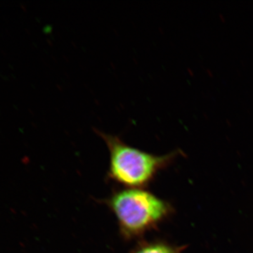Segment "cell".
<instances>
[{"label":"cell","instance_id":"1","mask_svg":"<svg viewBox=\"0 0 253 253\" xmlns=\"http://www.w3.org/2000/svg\"><path fill=\"white\" fill-rule=\"evenodd\" d=\"M96 132L109 149L111 179L131 189H140L149 184L158 171L176 154L156 156L126 144L118 136L97 129Z\"/></svg>","mask_w":253,"mask_h":253},{"label":"cell","instance_id":"2","mask_svg":"<svg viewBox=\"0 0 253 253\" xmlns=\"http://www.w3.org/2000/svg\"><path fill=\"white\" fill-rule=\"evenodd\" d=\"M108 205L127 239L138 237L157 225L169 212L167 203L149 191L127 189L114 193Z\"/></svg>","mask_w":253,"mask_h":253},{"label":"cell","instance_id":"3","mask_svg":"<svg viewBox=\"0 0 253 253\" xmlns=\"http://www.w3.org/2000/svg\"><path fill=\"white\" fill-rule=\"evenodd\" d=\"M131 253H179L174 248L161 242L144 243Z\"/></svg>","mask_w":253,"mask_h":253}]
</instances>
